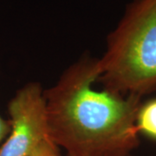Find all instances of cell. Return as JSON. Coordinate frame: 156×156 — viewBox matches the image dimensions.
<instances>
[{
	"label": "cell",
	"instance_id": "6da1fadb",
	"mask_svg": "<svg viewBox=\"0 0 156 156\" xmlns=\"http://www.w3.org/2000/svg\"><path fill=\"white\" fill-rule=\"evenodd\" d=\"M99 75L98 59L85 56L44 91L50 138L69 156H128L139 146L141 97L96 90Z\"/></svg>",
	"mask_w": 156,
	"mask_h": 156
},
{
	"label": "cell",
	"instance_id": "7a4b0ae2",
	"mask_svg": "<svg viewBox=\"0 0 156 156\" xmlns=\"http://www.w3.org/2000/svg\"><path fill=\"white\" fill-rule=\"evenodd\" d=\"M97 82L121 95L156 93V0H133L107 37Z\"/></svg>",
	"mask_w": 156,
	"mask_h": 156
},
{
	"label": "cell",
	"instance_id": "3957f363",
	"mask_svg": "<svg viewBox=\"0 0 156 156\" xmlns=\"http://www.w3.org/2000/svg\"><path fill=\"white\" fill-rule=\"evenodd\" d=\"M11 130L0 147V156H27L50 139L44 90L39 83L18 89L8 104Z\"/></svg>",
	"mask_w": 156,
	"mask_h": 156
},
{
	"label": "cell",
	"instance_id": "277c9868",
	"mask_svg": "<svg viewBox=\"0 0 156 156\" xmlns=\"http://www.w3.org/2000/svg\"><path fill=\"white\" fill-rule=\"evenodd\" d=\"M138 133L156 140V98L141 103L136 116Z\"/></svg>",
	"mask_w": 156,
	"mask_h": 156
},
{
	"label": "cell",
	"instance_id": "5b68a950",
	"mask_svg": "<svg viewBox=\"0 0 156 156\" xmlns=\"http://www.w3.org/2000/svg\"><path fill=\"white\" fill-rule=\"evenodd\" d=\"M27 156H62L59 153L58 147L50 139L41 142L35 149Z\"/></svg>",
	"mask_w": 156,
	"mask_h": 156
},
{
	"label": "cell",
	"instance_id": "8992f818",
	"mask_svg": "<svg viewBox=\"0 0 156 156\" xmlns=\"http://www.w3.org/2000/svg\"><path fill=\"white\" fill-rule=\"evenodd\" d=\"M11 130V126L9 121L5 120L0 115V142L5 138L7 135H9Z\"/></svg>",
	"mask_w": 156,
	"mask_h": 156
},
{
	"label": "cell",
	"instance_id": "52a82bcc",
	"mask_svg": "<svg viewBox=\"0 0 156 156\" xmlns=\"http://www.w3.org/2000/svg\"><path fill=\"white\" fill-rule=\"evenodd\" d=\"M128 156H130V155H128Z\"/></svg>",
	"mask_w": 156,
	"mask_h": 156
}]
</instances>
